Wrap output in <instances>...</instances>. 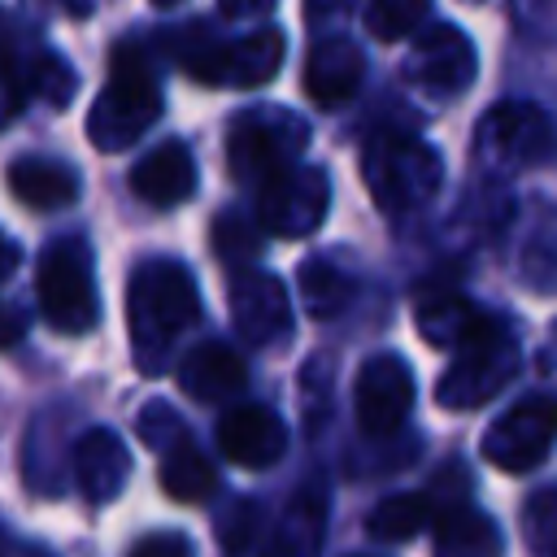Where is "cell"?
<instances>
[{"label": "cell", "instance_id": "1", "mask_svg": "<svg viewBox=\"0 0 557 557\" xmlns=\"http://www.w3.org/2000/svg\"><path fill=\"white\" fill-rule=\"evenodd\" d=\"M126 322H131L135 366L144 374H161L183 331L200 322V292L191 270L170 257L144 261L126 287Z\"/></svg>", "mask_w": 557, "mask_h": 557}, {"label": "cell", "instance_id": "2", "mask_svg": "<svg viewBox=\"0 0 557 557\" xmlns=\"http://www.w3.org/2000/svg\"><path fill=\"white\" fill-rule=\"evenodd\" d=\"M161 83L152 70V57L144 48H135L131 39H122L113 48V70L109 83L100 87V96L87 109V139L100 152H122L131 144H139V135L161 117Z\"/></svg>", "mask_w": 557, "mask_h": 557}, {"label": "cell", "instance_id": "3", "mask_svg": "<svg viewBox=\"0 0 557 557\" xmlns=\"http://www.w3.org/2000/svg\"><path fill=\"white\" fill-rule=\"evenodd\" d=\"M361 178L379 209L409 213V209H422L440 191L444 161L426 139L405 135V131H383L366 139L361 148Z\"/></svg>", "mask_w": 557, "mask_h": 557}, {"label": "cell", "instance_id": "4", "mask_svg": "<svg viewBox=\"0 0 557 557\" xmlns=\"http://www.w3.org/2000/svg\"><path fill=\"white\" fill-rule=\"evenodd\" d=\"M283 52H287V39L274 26H261V30L235 35V39L187 30L174 44L178 65L196 83H209V87H261V83H270L278 74Z\"/></svg>", "mask_w": 557, "mask_h": 557}, {"label": "cell", "instance_id": "5", "mask_svg": "<svg viewBox=\"0 0 557 557\" xmlns=\"http://www.w3.org/2000/svg\"><path fill=\"white\" fill-rule=\"evenodd\" d=\"M39 313L61 335H87L100 322V296H96V265L83 235L52 239L39 257L35 274Z\"/></svg>", "mask_w": 557, "mask_h": 557}, {"label": "cell", "instance_id": "6", "mask_svg": "<svg viewBox=\"0 0 557 557\" xmlns=\"http://www.w3.org/2000/svg\"><path fill=\"white\" fill-rule=\"evenodd\" d=\"M518 374V344L505 318H492L474 339H466L453 366L440 374L435 405L440 409H479Z\"/></svg>", "mask_w": 557, "mask_h": 557}, {"label": "cell", "instance_id": "7", "mask_svg": "<svg viewBox=\"0 0 557 557\" xmlns=\"http://www.w3.org/2000/svg\"><path fill=\"white\" fill-rule=\"evenodd\" d=\"M309 144V122L292 109L278 104H257L248 113H239L226 131V165L235 178L261 183L265 174L300 161Z\"/></svg>", "mask_w": 557, "mask_h": 557}, {"label": "cell", "instance_id": "8", "mask_svg": "<svg viewBox=\"0 0 557 557\" xmlns=\"http://www.w3.org/2000/svg\"><path fill=\"white\" fill-rule=\"evenodd\" d=\"M331 209V178L322 165H283L257 183V222L270 235L300 239L322 226Z\"/></svg>", "mask_w": 557, "mask_h": 557}, {"label": "cell", "instance_id": "9", "mask_svg": "<svg viewBox=\"0 0 557 557\" xmlns=\"http://www.w3.org/2000/svg\"><path fill=\"white\" fill-rule=\"evenodd\" d=\"M474 74H479V52L470 35L448 22L422 26L405 57V78L435 96H461L474 83Z\"/></svg>", "mask_w": 557, "mask_h": 557}, {"label": "cell", "instance_id": "10", "mask_svg": "<svg viewBox=\"0 0 557 557\" xmlns=\"http://www.w3.org/2000/svg\"><path fill=\"white\" fill-rule=\"evenodd\" d=\"M413 409V370L396 352H379L357 370L352 413L366 435H396Z\"/></svg>", "mask_w": 557, "mask_h": 557}, {"label": "cell", "instance_id": "11", "mask_svg": "<svg viewBox=\"0 0 557 557\" xmlns=\"http://www.w3.org/2000/svg\"><path fill=\"white\" fill-rule=\"evenodd\" d=\"M553 400L548 396H527L518 400L513 409H505L487 435H483V457L496 466V470H509V474H522L531 466H540L548 457V444H553Z\"/></svg>", "mask_w": 557, "mask_h": 557}, {"label": "cell", "instance_id": "12", "mask_svg": "<svg viewBox=\"0 0 557 557\" xmlns=\"http://www.w3.org/2000/svg\"><path fill=\"white\" fill-rule=\"evenodd\" d=\"M548 148H553V126L540 104L505 100L492 113H483V122H479V152H487L513 170L544 165Z\"/></svg>", "mask_w": 557, "mask_h": 557}, {"label": "cell", "instance_id": "13", "mask_svg": "<svg viewBox=\"0 0 557 557\" xmlns=\"http://www.w3.org/2000/svg\"><path fill=\"white\" fill-rule=\"evenodd\" d=\"M226 300H231L235 331L252 348L283 344L292 335V305H287V287L278 283V274H270V270H235L231 287H226Z\"/></svg>", "mask_w": 557, "mask_h": 557}, {"label": "cell", "instance_id": "14", "mask_svg": "<svg viewBox=\"0 0 557 557\" xmlns=\"http://www.w3.org/2000/svg\"><path fill=\"white\" fill-rule=\"evenodd\" d=\"M287 426L265 405H231L218 418V453L244 470H265L283 457Z\"/></svg>", "mask_w": 557, "mask_h": 557}, {"label": "cell", "instance_id": "15", "mask_svg": "<svg viewBox=\"0 0 557 557\" xmlns=\"http://www.w3.org/2000/svg\"><path fill=\"white\" fill-rule=\"evenodd\" d=\"M366 78V57L352 39L344 35H331V39H318L305 57V70H300V83H305V96L322 109H335L344 100L357 96Z\"/></svg>", "mask_w": 557, "mask_h": 557}, {"label": "cell", "instance_id": "16", "mask_svg": "<svg viewBox=\"0 0 557 557\" xmlns=\"http://www.w3.org/2000/svg\"><path fill=\"white\" fill-rule=\"evenodd\" d=\"M70 474H74L78 492L91 505H104V500H113L126 487V479H131V453H126V444L113 431L91 426L70 448Z\"/></svg>", "mask_w": 557, "mask_h": 557}, {"label": "cell", "instance_id": "17", "mask_svg": "<svg viewBox=\"0 0 557 557\" xmlns=\"http://www.w3.org/2000/svg\"><path fill=\"white\" fill-rule=\"evenodd\" d=\"M131 191L152 209H174L196 191V157L183 139H165L131 170Z\"/></svg>", "mask_w": 557, "mask_h": 557}, {"label": "cell", "instance_id": "18", "mask_svg": "<svg viewBox=\"0 0 557 557\" xmlns=\"http://www.w3.org/2000/svg\"><path fill=\"white\" fill-rule=\"evenodd\" d=\"M178 383L191 400H205V405H222V400H235L244 387H248V361L222 344V339H205L196 344L183 366H178Z\"/></svg>", "mask_w": 557, "mask_h": 557}, {"label": "cell", "instance_id": "19", "mask_svg": "<svg viewBox=\"0 0 557 557\" xmlns=\"http://www.w3.org/2000/svg\"><path fill=\"white\" fill-rule=\"evenodd\" d=\"M326 505H331L326 483L309 479L278 513V527L270 531L261 557H318L322 535H326Z\"/></svg>", "mask_w": 557, "mask_h": 557}, {"label": "cell", "instance_id": "20", "mask_svg": "<svg viewBox=\"0 0 557 557\" xmlns=\"http://www.w3.org/2000/svg\"><path fill=\"white\" fill-rule=\"evenodd\" d=\"M9 191L17 205L26 209H39V213H52V209H65L78 200L83 191V178L70 161H57V157H17L9 165Z\"/></svg>", "mask_w": 557, "mask_h": 557}, {"label": "cell", "instance_id": "21", "mask_svg": "<svg viewBox=\"0 0 557 557\" xmlns=\"http://www.w3.org/2000/svg\"><path fill=\"white\" fill-rule=\"evenodd\" d=\"M466 496H448L444 487V474L426 487V492H400V496H387L383 505H374L370 513V535L374 540H387V544H400V540H413L418 531H426L435 522L440 509L457 505Z\"/></svg>", "mask_w": 557, "mask_h": 557}, {"label": "cell", "instance_id": "22", "mask_svg": "<svg viewBox=\"0 0 557 557\" xmlns=\"http://www.w3.org/2000/svg\"><path fill=\"white\" fill-rule=\"evenodd\" d=\"M505 535L492 513L457 500L435 513V557H500Z\"/></svg>", "mask_w": 557, "mask_h": 557}, {"label": "cell", "instance_id": "23", "mask_svg": "<svg viewBox=\"0 0 557 557\" xmlns=\"http://www.w3.org/2000/svg\"><path fill=\"white\" fill-rule=\"evenodd\" d=\"M418 331L426 344H440V348H461L466 339H474L483 326H492L496 313H483L479 305H470L466 296L457 292H440L431 300L418 305Z\"/></svg>", "mask_w": 557, "mask_h": 557}, {"label": "cell", "instance_id": "24", "mask_svg": "<svg viewBox=\"0 0 557 557\" xmlns=\"http://www.w3.org/2000/svg\"><path fill=\"white\" fill-rule=\"evenodd\" d=\"M157 483L170 500H183V505H200L218 492V470L209 466V457L183 435L174 440L170 448H161V466H157Z\"/></svg>", "mask_w": 557, "mask_h": 557}, {"label": "cell", "instance_id": "25", "mask_svg": "<svg viewBox=\"0 0 557 557\" xmlns=\"http://www.w3.org/2000/svg\"><path fill=\"white\" fill-rule=\"evenodd\" d=\"M44 48H30L9 13H0V126H9L22 104L35 96V61Z\"/></svg>", "mask_w": 557, "mask_h": 557}, {"label": "cell", "instance_id": "26", "mask_svg": "<svg viewBox=\"0 0 557 557\" xmlns=\"http://www.w3.org/2000/svg\"><path fill=\"white\" fill-rule=\"evenodd\" d=\"M300 296H305V309L313 318H335L348 305V296H352V278L335 261L309 257L300 265Z\"/></svg>", "mask_w": 557, "mask_h": 557}, {"label": "cell", "instance_id": "27", "mask_svg": "<svg viewBox=\"0 0 557 557\" xmlns=\"http://www.w3.org/2000/svg\"><path fill=\"white\" fill-rule=\"evenodd\" d=\"M431 13V0H366V30L383 44L413 35Z\"/></svg>", "mask_w": 557, "mask_h": 557}, {"label": "cell", "instance_id": "28", "mask_svg": "<svg viewBox=\"0 0 557 557\" xmlns=\"http://www.w3.org/2000/svg\"><path fill=\"white\" fill-rule=\"evenodd\" d=\"M213 252H218L226 265L252 261V257L261 252V222H252V218H244V213H235V209L218 213V222H213Z\"/></svg>", "mask_w": 557, "mask_h": 557}, {"label": "cell", "instance_id": "29", "mask_svg": "<svg viewBox=\"0 0 557 557\" xmlns=\"http://www.w3.org/2000/svg\"><path fill=\"white\" fill-rule=\"evenodd\" d=\"M257 531H261V509H257L252 500H235V505L222 513V527H218L222 548H226L231 557H244V553L252 548Z\"/></svg>", "mask_w": 557, "mask_h": 557}, {"label": "cell", "instance_id": "30", "mask_svg": "<svg viewBox=\"0 0 557 557\" xmlns=\"http://www.w3.org/2000/svg\"><path fill=\"white\" fill-rule=\"evenodd\" d=\"M527 518H531V548H535V557H553V492L548 487L531 496Z\"/></svg>", "mask_w": 557, "mask_h": 557}, {"label": "cell", "instance_id": "31", "mask_svg": "<svg viewBox=\"0 0 557 557\" xmlns=\"http://www.w3.org/2000/svg\"><path fill=\"white\" fill-rule=\"evenodd\" d=\"M131 557H196V548L183 531H152L131 548Z\"/></svg>", "mask_w": 557, "mask_h": 557}, {"label": "cell", "instance_id": "32", "mask_svg": "<svg viewBox=\"0 0 557 557\" xmlns=\"http://www.w3.org/2000/svg\"><path fill=\"white\" fill-rule=\"evenodd\" d=\"M26 335V313L9 300H0V348H13Z\"/></svg>", "mask_w": 557, "mask_h": 557}, {"label": "cell", "instance_id": "33", "mask_svg": "<svg viewBox=\"0 0 557 557\" xmlns=\"http://www.w3.org/2000/svg\"><path fill=\"white\" fill-rule=\"evenodd\" d=\"M274 9V0H218V13L226 22H244V17H265Z\"/></svg>", "mask_w": 557, "mask_h": 557}, {"label": "cell", "instance_id": "34", "mask_svg": "<svg viewBox=\"0 0 557 557\" xmlns=\"http://www.w3.org/2000/svg\"><path fill=\"white\" fill-rule=\"evenodd\" d=\"M17 265H22V248H17V244H13V239L0 231V283H4V278H9Z\"/></svg>", "mask_w": 557, "mask_h": 557}, {"label": "cell", "instance_id": "35", "mask_svg": "<svg viewBox=\"0 0 557 557\" xmlns=\"http://www.w3.org/2000/svg\"><path fill=\"white\" fill-rule=\"evenodd\" d=\"M152 4H157V9H174L178 0H152Z\"/></svg>", "mask_w": 557, "mask_h": 557}]
</instances>
